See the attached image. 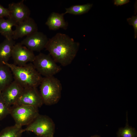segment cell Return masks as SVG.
Here are the masks:
<instances>
[{"instance_id":"obj_1","label":"cell","mask_w":137,"mask_h":137,"mask_svg":"<svg viewBox=\"0 0 137 137\" xmlns=\"http://www.w3.org/2000/svg\"><path fill=\"white\" fill-rule=\"evenodd\" d=\"M79 43L67 35L56 33L48 39L45 48L56 63L63 66L70 64L76 56Z\"/></svg>"},{"instance_id":"obj_2","label":"cell","mask_w":137,"mask_h":137,"mask_svg":"<svg viewBox=\"0 0 137 137\" xmlns=\"http://www.w3.org/2000/svg\"><path fill=\"white\" fill-rule=\"evenodd\" d=\"M3 64L10 69L14 80L24 88L35 87L40 85L43 77L38 72L32 63L18 66L8 62Z\"/></svg>"},{"instance_id":"obj_3","label":"cell","mask_w":137,"mask_h":137,"mask_svg":"<svg viewBox=\"0 0 137 137\" xmlns=\"http://www.w3.org/2000/svg\"><path fill=\"white\" fill-rule=\"evenodd\" d=\"M40 94L43 104L51 105L57 103L61 96L62 85L54 76L43 77L40 84Z\"/></svg>"},{"instance_id":"obj_4","label":"cell","mask_w":137,"mask_h":137,"mask_svg":"<svg viewBox=\"0 0 137 137\" xmlns=\"http://www.w3.org/2000/svg\"><path fill=\"white\" fill-rule=\"evenodd\" d=\"M10 114L15 124L21 127L29 125L39 114L38 108L22 105L11 107Z\"/></svg>"},{"instance_id":"obj_5","label":"cell","mask_w":137,"mask_h":137,"mask_svg":"<svg viewBox=\"0 0 137 137\" xmlns=\"http://www.w3.org/2000/svg\"><path fill=\"white\" fill-rule=\"evenodd\" d=\"M55 130L52 119L48 116L39 114L23 131L32 132L37 136H54Z\"/></svg>"},{"instance_id":"obj_6","label":"cell","mask_w":137,"mask_h":137,"mask_svg":"<svg viewBox=\"0 0 137 137\" xmlns=\"http://www.w3.org/2000/svg\"><path fill=\"white\" fill-rule=\"evenodd\" d=\"M32 63L38 72L44 77L53 76L61 70L49 55L40 53L35 56Z\"/></svg>"},{"instance_id":"obj_7","label":"cell","mask_w":137,"mask_h":137,"mask_svg":"<svg viewBox=\"0 0 137 137\" xmlns=\"http://www.w3.org/2000/svg\"><path fill=\"white\" fill-rule=\"evenodd\" d=\"M43 104L40 93L36 88L31 87L24 88L15 105H25L38 108L41 107Z\"/></svg>"},{"instance_id":"obj_8","label":"cell","mask_w":137,"mask_h":137,"mask_svg":"<svg viewBox=\"0 0 137 137\" xmlns=\"http://www.w3.org/2000/svg\"><path fill=\"white\" fill-rule=\"evenodd\" d=\"M11 57L13 61V64L21 66L26 65L28 62H32L35 56L33 52L20 42L15 44L14 45Z\"/></svg>"},{"instance_id":"obj_9","label":"cell","mask_w":137,"mask_h":137,"mask_svg":"<svg viewBox=\"0 0 137 137\" xmlns=\"http://www.w3.org/2000/svg\"><path fill=\"white\" fill-rule=\"evenodd\" d=\"M48 39L45 35L37 31L26 36L20 43L33 52H40L45 48Z\"/></svg>"},{"instance_id":"obj_10","label":"cell","mask_w":137,"mask_h":137,"mask_svg":"<svg viewBox=\"0 0 137 137\" xmlns=\"http://www.w3.org/2000/svg\"><path fill=\"white\" fill-rule=\"evenodd\" d=\"M23 89L14 80L2 91V96L8 106L10 107L15 105Z\"/></svg>"},{"instance_id":"obj_11","label":"cell","mask_w":137,"mask_h":137,"mask_svg":"<svg viewBox=\"0 0 137 137\" xmlns=\"http://www.w3.org/2000/svg\"><path fill=\"white\" fill-rule=\"evenodd\" d=\"M24 0L18 3L9 4L8 8L10 13V17L17 24L29 17L30 11L24 3Z\"/></svg>"},{"instance_id":"obj_12","label":"cell","mask_w":137,"mask_h":137,"mask_svg":"<svg viewBox=\"0 0 137 137\" xmlns=\"http://www.w3.org/2000/svg\"><path fill=\"white\" fill-rule=\"evenodd\" d=\"M15 26L12 37L14 40L28 36L38 31L37 24L33 19L30 17L18 24Z\"/></svg>"},{"instance_id":"obj_13","label":"cell","mask_w":137,"mask_h":137,"mask_svg":"<svg viewBox=\"0 0 137 137\" xmlns=\"http://www.w3.org/2000/svg\"><path fill=\"white\" fill-rule=\"evenodd\" d=\"M64 13L60 14L53 12L48 17L45 24L50 30H56L61 28L66 29L68 24L64 19Z\"/></svg>"},{"instance_id":"obj_14","label":"cell","mask_w":137,"mask_h":137,"mask_svg":"<svg viewBox=\"0 0 137 137\" xmlns=\"http://www.w3.org/2000/svg\"><path fill=\"white\" fill-rule=\"evenodd\" d=\"M12 38L5 39L0 44V64L8 62L11 56L12 49L15 44Z\"/></svg>"},{"instance_id":"obj_15","label":"cell","mask_w":137,"mask_h":137,"mask_svg":"<svg viewBox=\"0 0 137 137\" xmlns=\"http://www.w3.org/2000/svg\"><path fill=\"white\" fill-rule=\"evenodd\" d=\"M17 24L16 23L10 18L7 19L0 18V33L6 39L12 38L13 30L12 28Z\"/></svg>"},{"instance_id":"obj_16","label":"cell","mask_w":137,"mask_h":137,"mask_svg":"<svg viewBox=\"0 0 137 137\" xmlns=\"http://www.w3.org/2000/svg\"><path fill=\"white\" fill-rule=\"evenodd\" d=\"M12 72L9 67L0 64V91H2L13 80Z\"/></svg>"},{"instance_id":"obj_17","label":"cell","mask_w":137,"mask_h":137,"mask_svg":"<svg viewBox=\"0 0 137 137\" xmlns=\"http://www.w3.org/2000/svg\"><path fill=\"white\" fill-rule=\"evenodd\" d=\"M23 132L22 127L15 124L3 129L0 132V137H21Z\"/></svg>"},{"instance_id":"obj_18","label":"cell","mask_w":137,"mask_h":137,"mask_svg":"<svg viewBox=\"0 0 137 137\" xmlns=\"http://www.w3.org/2000/svg\"><path fill=\"white\" fill-rule=\"evenodd\" d=\"M92 4L75 5L65 8L64 14L69 13L75 15H81L88 12L92 7Z\"/></svg>"},{"instance_id":"obj_19","label":"cell","mask_w":137,"mask_h":137,"mask_svg":"<svg viewBox=\"0 0 137 137\" xmlns=\"http://www.w3.org/2000/svg\"><path fill=\"white\" fill-rule=\"evenodd\" d=\"M127 122L124 128H119L117 133V137H137V132L135 128L129 126L127 113Z\"/></svg>"},{"instance_id":"obj_20","label":"cell","mask_w":137,"mask_h":137,"mask_svg":"<svg viewBox=\"0 0 137 137\" xmlns=\"http://www.w3.org/2000/svg\"><path fill=\"white\" fill-rule=\"evenodd\" d=\"M10 107L6 104L1 95H0V121L10 114Z\"/></svg>"},{"instance_id":"obj_21","label":"cell","mask_w":137,"mask_h":137,"mask_svg":"<svg viewBox=\"0 0 137 137\" xmlns=\"http://www.w3.org/2000/svg\"><path fill=\"white\" fill-rule=\"evenodd\" d=\"M129 24L132 26L134 31V38L136 39L137 37V15L133 16L131 18L127 19Z\"/></svg>"},{"instance_id":"obj_22","label":"cell","mask_w":137,"mask_h":137,"mask_svg":"<svg viewBox=\"0 0 137 137\" xmlns=\"http://www.w3.org/2000/svg\"><path fill=\"white\" fill-rule=\"evenodd\" d=\"M10 16V12L8 8H5L0 4V18H4L5 17L8 18Z\"/></svg>"},{"instance_id":"obj_23","label":"cell","mask_w":137,"mask_h":137,"mask_svg":"<svg viewBox=\"0 0 137 137\" xmlns=\"http://www.w3.org/2000/svg\"><path fill=\"white\" fill-rule=\"evenodd\" d=\"M130 1L129 0H114V4L117 6H121L128 3Z\"/></svg>"},{"instance_id":"obj_24","label":"cell","mask_w":137,"mask_h":137,"mask_svg":"<svg viewBox=\"0 0 137 137\" xmlns=\"http://www.w3.org/2000/svg\"><path fill=\"white\" fill-rule=\"evenodd\" d=\"M36 137H54V136H36Z\"/></svg>"},{"instance_id":"obj_25","label":"cell","mask_w":137,"mask_h":137,"mask_svg":"<svg viewBox=\"0 0 137 137\" xmlns=\"http://www.w3.org/2000/svg\"><path fill=\"white\" fill-rule=\"evenodd\" d=\"M69 137H73L72 136H70ZM91 137H101L100 135H95L93 136H91Z\"/></svg>"},{"instance_id":"obj_26","label":"cell","mask_w":137,"mask_h":137,"mask_svg":"<svg viewBox=\"0 0 137 137\" xmlns=\"http://www.w3.org/2000/svg\"><path fill=\"white\" fill-rule=\"evenodd\" d=\"M1 91H0V95H1Z\"/></svg>"}]
</instances>
